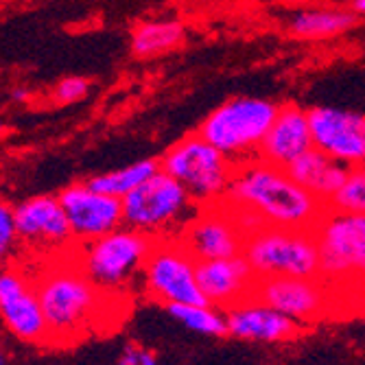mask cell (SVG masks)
Returning a JSON list of instances; mask_svg holds the SVG:
<instances>
[{
	"mask_svg": "<svg viewBox=\"0 0 365 365\" xmlns=\"http://www.w3.org/2000/svg\"><path fill=\"white\" fill-rule=\"evenodd\" d=\"M169 315L178 319L184 328L206 337H225L227 319L225 313L210 304H173L167 307Z\"/></svg>",
	"mask_w": 365,
	"mask_h": 365,
	"instance_id": "23",
	"label": "cell"
},
{
	"mask_svg": "<svg viewBox=\"0 0 365 365\" xmlns=\"http://www.w3.org/2000/svg\"><path fill=\"white\" fill-rule=\"evenodd\" d=\"M140 346L136 344H127L118 356V365H140Z\"/></svg>",
	"mask_w": 365,
	"mask_h": 365,
	"instance_id": "27",
	"label": "cell"
},
{
	"mask_svg": "<svg viewBox=\"0 0 365 365\" xmlns=\"http://www.w3.org/2000/svg\"><path fill=\"white\" fill-rule=\"evenodd\" d=\"M313 147L324 151L346 167H363L365 164V114L315 106L309 110Z\"/></svg>",
	"mask_w": 365,
	"mask_h": 365,
	"instance_id": "13",
	"label": "cell"
},
{
	"mask_svg": "<svg viewBox=\"0 0 365 365\" xmlns=\"http://www.w3.org/2000/svg\"><path fill=\"white\" fill-rule=\"evenodd\" d=\"M223 204L258 215L264 225L307 230H313L328 210V204L297 184L287 169L260 158L239 164Z\"/></svg>",
	"mask_w": 365,
	"mask_h": 365,
	"instance_id": "1",
	"label": "cell"
},
{
	"mask_svg": "<svg viewBox=\"0 0 365 365\" xmlns=\"http://www.w3.org/2000/svg\"><path fill=\"white\" fill-rule=\"evenodd\" d=\"M160 171H162L160 160L147 158V160L131 162V164H127V167H120V169H114L108 173H98V175L90 178L88 184L96 190L106 192V195L123 199Z\"/></svg>",
	"mask_w": 365,
	"mask_h": 365,
	"instance_id": "22",
	"label": "cell"
},
{
	"mask_svg": "<svg viewBox=\"0 0 365 365\" xmlns=\"http://www.w3.org/2000/svg\"><path fill=\"white\" fill-rule=\"evenodd\" d=\"M197 264L199 260L180 239H160L145 262L143 289L151 300L164 307L208 304L206 295L199 289Z\"/></svg>",
	"mask_w": 365,
	"mask_h": 365,
	"instance_id": "9",
	"label": "cell"
},
{
	"mask_svg": "<svg viewBox=\"0 0 365 365\" xmlns=\"http://www.w3.org/2000/svg\"><path fill=\"white\" fill-rule=\"evenodd\" d=\"M356 22L354 9L344 7H307L287 20V31L297 40H328L350 31Z\"/></svg>",
	"mask_w": 365,
	"mask_h": 365,
	"instance_id": "20",
	"label": "cell"
},
{
	"mask_svg": "<svg viewBox=\"0 0 365 365\" xmlns=\"http://www.w3.org/2000/svg\"><path fill=\"white\" fill-rule=\"evenodd\" d=\"M243 256L258 278H319L315 230L264 225L245 239Z\"/></svg>",
	"mask_w": 365,
	"mask_h": 365,
	"instance_id": "8",
	"label": "cell"
},
{
	"mask_svg": "<svg viewBox=\"0 0 365 365\" xmlns=\"http://www.w3.org/2000/svg\"><path fill=\"white\" fill-rule=\"evenodd\" d=\"M0 313L14 337L38 346L51 344L46 317L36 284L29 274L16 267L3 272L0 276Z\"/></svg>",
	"mask_w": 365,
	"mask_h": 365,
	"instance_id": "14",
	"label": "cell"
},
{
	"mask_svg": "<svg viewBox=\"0 0 365 365\" xmlns=\"http://www.w3.org/2000/svg\"><path fill=\"white\" fill-rule=\"evenodd\" d=\"M254 297L302 326L335 311V300L322 278H258Z\"/></svg>",
	"mask_w": 365,
	"mask_h": 365,
	"instance_id": "15",
	"label": "cell"
},
{
	"mask_svg": "<svg viewBox=\"0 0 365 365\" xmlns=\"http://www.w3.org/2000/svg\"><path fill=\"white\" fill-rule=\"evenodd\" d=\"M223 313L227 319V335L237 339L260 341V344H282L300 337L302 333L300 322L287 317L284 313L256 300V297H247V300L235 304Z\"/></svg>",
	"mask_w": 365,
	"mask_h": 365,
	"instance_id": "17",
	"label": "cell"
},
{
	"mask_svg": "<svg viewBox=\"0 0 365 365\" xmlns=\"http://www.w3.org/2000/svg\"><path fill=\"white\" fill-rule=\"evenodd\" d=\"M59 202L71 221L75 243H90L125 225L123 199L92 188L88 182L66 186Z\"/></svg>",
	"mask_w": 365,
	"mask_h": 365,
	"instance_id": "12",
	"label": "cell"
},
{
	"mask_svg": "<svg viewBox=\"0 0 365 365\" xmlns=\"http://www.w3.org/2000/svg\"><path fill=\"white\" fill-rule=\"evenodd\" d=\"M14 217L18 225V239L26 247L48 252L53 256L66 254L75 247L73 227L59 197H29L14 206Z\"/></svg>",
	"mask_w": 365,
	"mask_h": 365,
	"instance_id": "10",
	"label": "cell"
},
{
	"mask_svg": "<svg viewBox=\"0 0 365 365\" xmlns=\"http://www.w3.org/2000/svg\"><path fill=\"white\" fill-rule=\"evenodd\" d=\"M197 210L199 204L190 192L164 171L155 173L134 192L123 197L125 225L155 241L178 239Z\"/></svg>",
	"mask_w": 365,
	"mask_h": 365,
	"instance_id": "6",
	"label": "cell"
},
{
	"mask_svg": "<svg viewBox=\"0 0 365 365\" xmlns=\"http://www.w3.org/2000/svg\"><path fill=\"white\" fill-rule=\"evenodd\" d=\"M90 81L86 77H66L55 86L53 98L59 106H71L77 101H83V98L90 94Z\"/></svg>",
	"mask_w": 365,
	"mask_h": 365,
	"instance_id": "25",
	"label": "cell"
},
{
	"mask_svg": "<svg viewBox=\"0 0 365 365\" xmlns=\"http://www.w3.org/2000/svg\"><path fill=\"white\" fill-rule=\"evenodd\" d=\"M155 245V239L134 227H118L110 235L75 243L73 252L83 274L108 295H123L138 276Z\"/></svg>",
	"mask_w": 365,
	"mask_h": 365,
	"instance_id": "4",
	"label": "cell"
},
{
	"mask_svg": "<svg viewBox=\"0 0 365 365\" xmlns=\"http://www.w3.org/2000/svg\"><path fill=\"white\" fill-rule=\"evenodd\" d=\"M313 149V131L309 120V110L297 103L280 106V112L269 129L267 138L262 140L258 158L276 164L280 169H289L291 164Z\"/></svg>",
	"mask_w": 365,
	"mask_h": 365,
	"instance_id": "18",
	"label": "cell"
},
{
	"mask_svg": "<svg viewBox=\"0 0 365 365\" xmlns=\"http://www.w3.org/2000/svg\"><path fill=\"white\" fill-rule=\"evenodd\" d=\"M184 26L178 20H149L131 31V51L136 57H155L169 53L184 40Z\"/></svg>",
	"mask_w": 365,
	"mask_h": 365,
	"instance_id": "21",
	"label": "cell"
},
{
	"mask_svg": "<svg viewBox=\"0 0 365 365\" xmlns=\"http://www.w3.org/2000/svg\"><path fill=\"white\" fill-rule=\"evenodd\" d=\"M319 245V278L339 309L341 297H365V215L328 208L313 227Z\"/></svg>",
	"mask_w": 365,
	"mask_h": 365,
	"instance_id": "3",
	"label": "cell"
},
{
	"mask_svg": "<svg viewBox=\"0 0 365 365\" xmlns=\"http://www.w3.org/2000/svg\"><path fill=\"white\" fill-rule=\"evenodd\" d=\"M287 171L297 184L304 186L315 197H319L322 202L328 204L335 197V192L344 186L350 167L313 147L302 158H297Z\"/></svg>",
	"mask_w": 365,
	"mask_h": 365,
	"instance_id": "19",
	"label": "cell"
},
{
	"mask_svg": "<svg viewBox=\"0 0 365 365\" xmlns=\"http://www.w3.org/2000/svg\"><path fill=\"white\" fill-rule=\"evenodd\" d=\"M328 208L341 210V212L365 215V164L363 167L350 169L344 186L328 202Z\"/></svg>",
	"mask_w": 365,
	"mask_h": 365,
	"instance_id": "24",
	"label": "cell"
},
{
	"mask_svg": "<svg viewBox=\"0 0 365 365\" xmlns=\"http://www.w3.org/2000/svg\"><path fill=\"white\" fill-rule=\"evenodd\" d=\"M197 280L208 304L219 311H227L247 297H254L258 284V276L243 254L219 260H202L197 264Z\"/></svg>",
	"mask_w": 365,
	"mask_h": 365,
	"instance_id": "16",
	"label": "cell"
},
{
	"mask_svg": "<svg viewBox=\"0 0 365 365\" xmlns=\"http://www.w3.org/2000/svg\"><path fill=\"white\" fill-rule=\"evenodd\" d=\"M140 365H158V356L151 350H140Z\"/></svg>",
	"mask_w": 365,
	"mask_h": 365,
	"instance_id": "29",
	"label": "cell"
},
{
	"mask_svg": "<svg viewBox=\"0 0 365 365\" xmlns=\"http://www.w3.org/2000/svg\"><path fill=\"white\" fill-rule=\"evenodd\" d=\"M182 245L202 262V260H219L243 254L245 235L239 227L235 212L223 202L199 206L197 215L182 230L178 237Z\"/></svg>",
	"mask_w": 365,
	"mask_h": 365,
	"instance_id": "11",
	"label": "cell"
},
{
	"mask_svg": "<svg viewBox=\"0 0 365 365\" xmlns=\"http://www.w3.org/2000/svg\"><path fill=\"white\" fill-rule=\"evenodd\" d=\"M9 96H11V101H16V103H24V101H29V92H26L24 88H14Z\"/></svg>",
	"mask_w": 365,
	"mask_h": 365,
	"instance_id": "28",
	"label": "cell"
},
{
	"mask_svg": "<svg viewBox=\"0 0 365 365\" xmlns=\"http://www.w3.org/2000/svg\"><path fill=\"white\" fill-rule=\"evenodd\" d=\"M160 164L162 171L178 180L199 206L223 202L239 167L199 134H190L171 145Z\"/></svg>",
	"mask_w": 365,
	"mask_h": 365,
	"instance_id": "7",
	"label": "cell"
},
{
	"mask_svg": "<svg viewBox=\"0 0 365 365\" xmlns=\"http://www.w3.org/2000/svg\"><path fill=\"white\" fill-rule=\"evenodd\" d=\"M18 225H16V217H14V208L9 204L0 206V254L3 258L9 256L11 247L18 243Z\"/></svg>",
	"mask_w": 365,
	"mask_h": 365,
	"instance_id": "26",
	"label": "cell"
},
{
	"mask_svg": "<svg viewBox=\"0 0 365 365\" xmlns=\"http://www.w3.org/2000/svg\"><path fill=\"white\" fill-rule=\"evenodd\" d=\"M46 317L51 344L66 346L83 339L90 330L101 328L103 309L110 297L79 267L75 252L53 256L46 267L33 278Z\"/></svg>",
	"mask_w": 365,
	"mask_h": 365,
	"instance_id": "2",
	"label": "cell"
},
{
	"mask_svg": "<svg viewBox=\"0 0 365 365\" xmlns=\"http://www.w3.org/2000/svg\"><path fill=\"white\" fill-rule=\"evenodd\" d=\"M352 7H354V14L365 16V0H352Z\"/></svg>",
	"mask_w": 365,
	"mask_h": 365,
	"instance_id": "30",
	"label": "cell"
},
{
	"mask_svg": "<svg viewBox=\"0 0 365 365\" xmlns=\"http://www.w3.org/2000/svg\"><path fill=\"white\" fill-rule=\"evenodd\" d=\"M280 112V106L258 96L230 98L199 125L197 134L237 164L258 158L260 145Z\"/></svg>",
	"mask_w": 365,
	"mask_h": 365,
	"instance_id": "5",
	"label": "cell"
}]
</instances>
